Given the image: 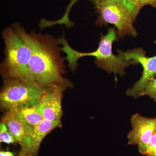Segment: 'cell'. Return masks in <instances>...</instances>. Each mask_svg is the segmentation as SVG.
<instances>
[{
    "instance_id": "1",
    "label": "cell",
    "mask_w": 156,
    "mask_h": 156,
    "mask_svg": "<svg viewBox=\"0 0 156 156\" xmlns=\"http://www.w3.org/2000/svg\"><path fill=\"white\" fill-rule=\"evenodd\" d=\"M14 28L30 48L31 56L29 69L32 80L45 88L63 86L59 41H57L49 36L28 34L17 24H15Z\"/></svg>"
},
{
    "instance_id": "2",
    "label": "cell",
    "mask_w": 156,
    "mask_h": 156,
    "mask_svg": "<svg viewBox=\"0 0 156 156\" xmlns=\"http://www.w3.org/2000/svg\"><path fill=\"white\" fill-rule=\"evenodd\" d=\"M115 28L108 30L106 34L101 35L98 48L95 51L89 53H82L73 49L64 37L59 39L62 47L61 50L66 54L69 66L74 70L77 66L78 59L85 56H93L95 58V63L97 66L109 73H113L121 76L125 75V69L131 65H136L134 60H128L119 54L118 56L113 53L112 46L114 42L118 41Z\"/></svg>"
},
{
    "instance_id": "3",
    "label": "cell",
    "mask_w": 156,
    "mask_h": 156,
    "mask_svg": "<svg viewBox=\"0 0 156 156\" xmlns=\"http://www.w3.org/2000/svg\"><path fill=\"white\" fill-rule=\"evenodd\" d=\"M98 25H114L119 37L138 35L134 23L139 12L128 0H100L95 5Z\"/></svg>"
},
{
    "instance_id": "4",
    "label": "cell",
    "mask_w": 156,
    "mask_h": 156,
    "mask_svg": "<svg viewBox=\"0 0 156 156\" xmlns=\"http://www.w3.org/2000/svg\"><path fill=\"white\" fill-rule=\"evenodd\" d=\"M3 37L5 58L2 69L6 77L32 81L29 69L31 56L29 46L18 35L14 27L6 29L3 32Z\"/></svg>"
},
{
    "instance_id": "5",
    "label": "cell",
    "mask_w": 156,
    "mask_h": 156,
    "mask_svg": "<svg viewBox=\"0 0 156 156\" xmlns=\"http://www.w3.org/2000/svg\"><path fill=\"white\" fill-rule=\"evenodd\" d=\"M46 89L34 81L7 79L0 94L1 107L9 111L39 104Z\"/></svg>"
},
{
    "instance_id": "6",
    "label": "cell",
    "mask_w": 156,
    "mask_h": 156,
    "mask_svg": "<svg viewBox=\"0 0 156 156\" xmlns=\"http://www.w3.org/2000/svg\"><path fill=\"white\" fill-rule=\"evenodd\" d=\"M119 53L128 60H134L137 64L140 63L143 69L142 76L131 89L127 91V95L134 98L141 96L148 82L156 76V55L147 57L142 48H135L123 52L119 50Z\"/></svg>"
},
{
    "instance_id": "7",
    "label": "cell",
    "mask_w": 156,
    "mask_h": 156,
    "mask_svg": "<svg viewBox=\"0 0 156 156\" xmlns=\"http://www.w3.org/2000/svg\"><path fill=\"white\" fill-rule=\"evenodd\" d=\"M132 130L128 134V144L137 145L140 153L145 155L156 127V118H146L138 114L131 117Z\"/></svg>"
},
{
    "instance_id": "8",
    "label": "cell",
    "mask_w": 156,
    "mask_h": 156,
    "mask_svg": "<svg viewBox=\"0 0 156 156\" xmlns=\"http://www.w3.org/2000/svg\"><path fill=\"white\" fill-rule=\"evenodd\" d=\"M64 86H56L46 88L40 100L44 119L58 123L61 126L62 111V98Z\"/></svg>"
},
{
    "instance_id": "9",
    "label": "cell",
    "mask_w": 156,
    "mask_h": 156,
    "mask_svg": "<svg viewBox=\"0 0 156 156\" xmlns=\"http://www.w3.org/2000/svg\"><path fill=\"white\" fill-rule=\"evenodd\" d=\"M58 123L44 119L35 128L28 144L17 156H37L42 140L50 132L61 127Z\"/></svg>"
},
{
    "instance_id": "10",
    "label": "cell",
    "mask_w": 156,
    "mask_h": 156,
    "mask_svg": "<svg viewBox=\"0 0 156 156\" xmlns=\"http://www.w3.org/2000/svg\"><path fill=\"white\" fill-rule=\"evenodd\" d=\"M17 113L24 124L27 138L24 144L20 147V150H23L28 144L35 128L44 119L40 103L36 105L23 107L16 108Z\"/></svg>"
},
{
    "instance_id": "11",
    "label": "cell",
    "mask_w": 156,
    "mask_h": 156,
    "mask_svg": "<svg viewBox=\"0 0 156 156\" xmlns=\"http://www.w3.org/2000/svg\"><path fill=\"white\" fill-rule=\"evenodd\" d=\"M5 124L20 147L25 143L27 138V131L24 124L15 109L7 111L3 117L2 122Z\"/></svg>"
},
{
    "instance_id": "12",
    "label": "cell",
    "mask_w": 156,
    "mask_h": 156,
    "mask_svg": "<svg viewBox=\"0 0 156 156\" xmlns=\"http://www.w3.org/2000/svg\"><path fill=\"white\" fill-rule=\"evenodd\" d=\"M79 0H71L69 5L67 6L65 13L60 19L54 21H49L45 20L43 22V25L44 27H50L56 24L65 25L68 27H71L73 24L69 19V14L71 9L74 4H75ZM95 5L100 0H90Z\"/></svg>"
},
{
    "instance_id": "13",
    "label": "cell",
    "mask_w": 156,
    "mask_h": 156,
    "mask_svg": "<svg viewBox=\"0 0 156 156\" xmlns=\"http://www.w3.org/2000/svg\"><path fill=\"white\" fill-rule=\"evenodd\" d=\"M0 142L7 144H13L17 143L7 126L3 123H1L0 125Z\"/></svg>"
},
{
    "instance_id": "14",
    "label": "cell",
    "mask_w": 156,
    "mask_h": 156,
    "mask_svg": "<svg viewBox=\"0 0 156 156\" xmlns=\"http://www.w3.org/2000/svg\"><path fill=\"white\" fill-rule=\"evenodd\" d=\"M148 95L156 102V76L148 82L141 96Z\"/></svg>"
},
{
    "instance_id": "15",
    "label": "cell",
    "mask_w": 156,
    "mask_h": 156,
    "mask_svg": "<svg viewBox=\"0 0 156 156\" xmlns=\"http://www.w3.org/2000/svg\"><path fill=\"white\" fill-rule=\"evenodd\" d=\"M137 9L140 11L143 7L150 5L156 8V0H128Z\"/></svg>"
},
{
    "instance_id": "16",
    "label": "cell",
    "mask_w": 156,
    "mask_h": 156,
    "mask_svg": "<svg viewBox=\"0 0 156 156\" xmlns=\"http://www.w3.org/2000/svg\"><path fill=\"white\" fill-rule=\"evenodd\" d=\"M145 155L156 156V127L149 144Z\"/></svg>"
},
{
    "instance_id": "17",
    "label": "cell",
    "mask_w": 156,
    "mask_h": 156,
    "mask_svg": "<svg viewBox=\"0 0 156 156\" xmlns=\"http://www.w3.org/2000/svg\"><path fill=\"white\" fill-rule=\"evenodd\" d=\"M0 156H14V154L9 151H1Z\"/></svg>"
}]
</instances>
